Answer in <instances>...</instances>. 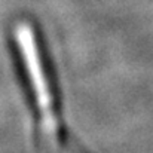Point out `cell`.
I'll list each match as a JSON object with an SVG mask.
<instances>
[{"label":"cell","mask_w":153,"mask_h":153,"mask_svg":"<svg viewBox=\"0 0 153 153\" xmlns=\"http://www.w3.org/2000/svg\"><path fill=\"white\" fill-rule=\"evenodd\" d=\"M7 48H9V55H10V59H12V67H13V73H15L18 88L22 94V100H24L27 108H28V113L31 116L34 143H36L37 152L58 153L52 144L48 129L45 126V119H43V113H42V108H40V104H39L37 91L33 85V79H31L30 71H28L27 62L24 59V53L21 51L19 45L16 43V40L10 36L7 39Z\"/></svg>","instance_id":"6da1fadb"},{"label":"cell","mask_w":153,"mask_h":153,"mask_svg":"<svg viewBox=\"0 0 153 153\" xmlns=\"http://www.w3.org/2000/svg\"><path fill=\"white\" fill-rule=\"evenodd\" d=\"M61 149L67 150L68 153H89L85 147H83V144L76 138V135H74L73 132L67 137V140L64 141V144L61 146Z\"/></svg>","instance_id":"7a4b0ae2"}]
</instances>
